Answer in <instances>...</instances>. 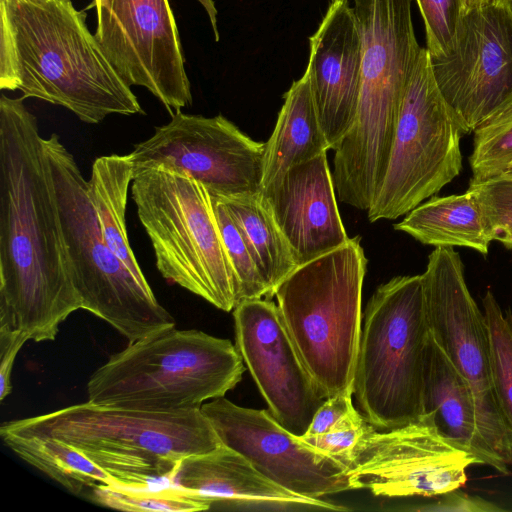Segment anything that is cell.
I'll list each match as a JSON object with an SVG mask.
<instances>
[{"label": "cell", "mask_w": 512, "mask_h": 512, "mask_svg": "<svg viewBox=\"0 0 512 512\" xmlns=\"http://www.w3.org/2000/svg\"><path fill=\"white\" fill-rule=\"evenodd\" d=\"M366 267L356 236L299 265L274 292L294 345L327 398L353 394Z\"/></svg>", "instance_id": "cell-6"}, {"label": "cell", "mask_w": 512, "mask_h": 512, "mask_svg": "<svg viewBox=\"0 0 512 512\" xmlns=\"http://www.w3.org/2000/svg\"><path fill=\"white\" fill-rule=\"evenodd\" d=\"M15 421L71 445L128 487L170 482L182 459L222 445L201 408L150 412L87 401Z\"/></svg>", "instance_id": "cell-4"}, {"label": "cell", "mask_w": 512, "mask_h": 512, "mask_svg": "<svg viewBox=\"0 0 512 512\" xmlns=\"http://www.w3.org/2000/svg\"><path fill=\"white\" fill-rule=\"evenodd\" d=\"M426 34V49L430 57L447 54L466 11L465 0H416Z\"/></svg>", "instance_id": "cell-32"}, {"label": "cell", "mask_w": 512, "mask_h": 512, "mask_svg": "<svg viewBox=\"0 0 512 512\" xmlns=\"http://www.w3.org/2000/svg\"><path fill=\"white\" fill-rule=\"evenodd\" d=\"M493 386L500 409L512 430V313L503 310L491 290L482 298Z\"/></svg>", "instance_id": "cell-28"}, {"label": "cell", "mask_w": 512, "mask_h": 512, "mask_svg": "<svg viewBox=\"0 0 512 512\" xmlns=\"http://www.w3.org/2000/svg\"><path fill=\"white\" fill-rule=\"evenodd\" d=\"M394 228L425 245L467 247L484 256L494 241L482 207L469 189L462 194L432 196L407 213Z\"/></svg>", "instance_id": "cell-23"}, {"label": "cell", "mask_w": 512, "mask_h": 512, "mask_svg": "<svg viewBox=\"0 0 512 512\" xmlns=\"http://www.w3.org/2000/svg\"><path fill=\"white\" fill-rule=\"evenodd\" d=\"M170 482L211 506L222 502L250 507L347 510L341 505L280 487L262 475L243 455L224 444L210 452L182 459Z\"/></svg>", "instance_id": "cell-20"}, {"label": "cell", "mask_w": 512, "mask_h": 512, "mask_svg": "<svg viewBox=\"0 0 512 512\" xmlns=\"http://www.w3.org/2000/svg\"><path fill=\"white\" fill-rule=\"evenodd\" d=\"M473 464L475 457L424 418L391 429L369 424L345 461L352 490L388 498L435 497L459 489Z\"/></svg>", "instance_id": "cell-14"}, {"label": "cell", "mask_w": 512, "mask_h": 512, "mask_svg": "<svg viewBox=\"0 0 512 512\" xmlns=\"http://www.w3.org/2000/svg\"><path fill=\"white\" fill-rule=\"evenodd\" d=\"M92 496L98 504L122 511L187 512L211 508L210 503L171 482L160 488H153L151 484L141 487L99 485L92 490Z\"/></svg>", "instance_id": "cell-27"}, {"label": "cell", "mask_w": 512, "mask_h": 512, "mask_svg": "<svg viewBox=\"0 0 512 512\" xmlns=\"http://www.w3.org/2000/svg\"><path fill=\"white\" fill-rule=\"evenodd\" d=\"M468 189L480 203L494 240L512 249V173L470 182Z\"/></svg>", "instance_id": "cell-31"}, {"label": "cell", "mask_w": 512, "mask_h": 512, "mask_svg": "<svg viewBox=\"0 0 512 512\" xmlns=\"http://www.w3.org/2000/svg\"><path fill=\"white\" fill-rule=\"evenodd\" d=\"M71 279L82 309L129 343L176 327L148 282L139 280L106 243L74 156L56 133L44 138Z\"/></svg>", "instance_id": "cell-7"}, {"label": "cell", "mask_w": 512, "mask_h": 512, "mask_svg": "<svg viewBox=\"0 0 512 512\" xmlns=\"http://www.w3.org/2000/svg\"><path fill=\"white\" fill-rule=\"evenodd\" d=\"M421 275L431 335L468 382L479 433L508 467L512 464V430L493 386L485 317L468 289L460 255L453 247H436Z\"/></svg>", "instance_id": "cell-11"}, {"label": "cell", "mask_w": 512, "mask_h": 512, "mask_svg": "<svg viewBox=\"0 0 512 512\" xmlns=\"http://www.w3.org/2000/svg\"><path fill=\"white\" fill-rule=\"evenodd\" d=\"M132 179L133 165L128 155L100 156L92 164L87 193L106 243L139 280L146 282L131 249L125 221Z\"/></svg>", "instance_id": "cell-25"}, {"label": "cell", "mask_w": 512, "mask_h": 512, "mask_svg": "<svg viewBox=\"0 0 512 512\" xmlns=\"http://www.w3.org/2000/svg\"><path fill=\"white\" fill-rule=\"evenodd\" d=\"M361 39L354 123L335 149L341 202L367 211L386 174L404 91L419 57L411 0H353Z\"/></svg>", "instance_id": "cell-3"}, {"label": "cell", "mask_w": 512, "mask_h": 512, "mask_svg": "<svg viewBox=\"0 0 512 512\" xmlns=\"http://www.w3.org/2000/svg\"><path fill=\"white\" fill-rule=\"evenodd\" d=\"M431 511L456 512H498L503 509L484 498L471 496L458 491V489L441 495L439 501L433 506L425 508Z\"/></svg>", "instance_id": "cell-36"}, {"label": "cell", "mask_w": 512, "mask_h": 512, "mask_svg": "<svg viewBox=\"0 0 512 512\" xmlns=\"http://www.w3.org/2000/svg\"><path fill=\"white\" fill-rule=\"evenodd\" d=\"M309 40L306 71L321 127L335 150L354 123L361 85V39L349 0H333Z\"/></svg>", "instance_id": "cell-18"}, {"label": "cell", "mask_w": 512, "mask_h": 512, "mask_svg": "<svg viewBox=\"0 0 512 512\" xmlns=\"http://www.w3.org/2000/svg\"><path fill=\"white\" fill-rule=\"evenodd\" d=\"M330 150L316 111L308 72L284 96L271 137L265 143L262 190L293 166ZM261 190V191H262Z\"/></svg>", "instance_id": "cell-22"}, {"label": "cell", "mask_w": 512, "mask_h": 512, "mask_svg": "<svg viewBox=\"0 0 512 512\" xmlns=\"http://www.w3.org/2000/svg\"><path fill=\"white\" fill-rule=\"evenodd\" d=\"M24 100L0 97V330L41 342L82 305L44 138Z\"/></svg>", "instance_id": "cell-1"}, {"label": "cell", "mask_w": 512, "mask_h": 512, "mask_svg": "<svg viewBox=\"0 0 512 512\" xmlns=\"http://www.w3.org/2000/svg\"><path fill=\"white\" fill-rule=\"evenodd\" d=\"M214 210L238 286V303L245 299L273 297L259 266L226 206L213 197Z\"/></svg>", "instance_id": "cell-30"}, {"label": "cell", "mask_w": 512, "mask_h": 512, "mask_svg": "<svg viewBox=\"0 0 512 512\" xmlns=\"http://www.w3.org/2000/svg\"><path fill=\"white\" fill-rule=\"evenodd\" d=\"M473 133L470 182H481L506 172L512 164V102L481 123Z\"/></svg>", "instance_id": "cell-29"}, {"label": "cell", "mask_w": 512, "mask_h": 512, "mask_svg": "<svg viewBox=\"0 0 512 512\" xmlns=\"http://www.w3.org/2000/svg\"><path fill=\"white\" fill-rule=\"evenodd\" d=\"M27 341L23 333L0 330V401L12 391V368L19 350Z\"/></svg>", "instance_id": "cell-34"}, {"label": "cell", "mask_w": 512, "mask_h": 512, "mask_svg": "<svg viewBox=\"0 0 512 512\" xmlns=\"http://www.w3.org/2000/svg\"><path fill=\"white\" fill-rule=\"evenodd\" d=\"M501 4H503L509 13L512 15V0H498Z\"/></svg>", "instance_id": "cell-38"}, {"label": "cell", "mask_w": 512, "mask_h": 512, "mask_svg": "<svg viewBox=\"0 0 512 512\" xmlns=\"http://www.w3.org/2000/svg\"><path fill=\"white\" fill-rule=\"evenodd\" d=\"M430 336L421 274L376 289L365 309L353 382L360 413L376 429L423 417Z\"/></svg>", "instance_id": "cell-9"}, {"label": "cell", "mask_w": 512, "mask_h": 512, "mask_svg": "<svg viewBox=\"0 0 512 512\" xmlns=\"http://www.w3.org/2000/svg\"><path fill=\"white\" fill-rule=\"evenodd\" d=\"M29 1L37 2V3H42V2H45L46 0H29Z\"/></svg>", "instance_id": "cell-39"}, {"label": "cell", "mask_w": 512, "mask_h": 512, "mask_svg": "<svg viewBox=\"0 0 512 512\" xmlns=\"http://www.w3.org/2000/svg\"><path fill=\"white\" fill-rule=\"evenodd\" d=\"M201 411L222 444L280 487L315 499L352 490L343 462L289 432L269 410L241 407L220 397L204 403Z\"/></svg>", "instance_id": "cell-16"}, {"label": "cell", "mask_w": 512, "mask_h": 512, "mask_svg": "<svg viewBox=\"0 0 512 512\" xmlns=\"http://www.w3.org/2000/svg\"><path fill=\"white\" fill-rule=\"evenodd\" d=\"M95 37L120 77L169 111L192 104L191 84L169 0H92Z\"/></svg>", "instance_id": "cell-13"}, {"label": "cell", "mask_w": 512, "mask_h": 512, "mask_svg": "<svg viewBox=\"0 0 512 512\" xmlns=\"http://www.w3.org/2000/svg\"><path fill=\"white\" fill-rule=\"evenodd\" d=\"M0 88L62 106L87 124L144 113L72 0H0Z\"/></svg>", "instance_id": "cell-2"}, {"label": "cell", "mask_w": 512, "mask_h": 512, "mask_svg": "<svg viewBox=\"0 0 512 512\" xmlns=\"http://www.w3.org/2000/svg\"><path fill=\"white\" fill-rule=\"evenodd\" d=\"M265 143L255 141L222 115L183 113L155 128L128 154L133 171L162 166L202 183L218 198L262 190Z\"/></svg>", "instance_id": "cell-12"}, {"label": "cell", "mask_w": 512, "mask_h": 512, "mask_svg": "<svg viewBox=\"0 0 512 512\" xmlns=\"http://www.w3.org/2000/svg\"><path fill=\"white\" fill-rule=\"evenodd\" d=\"M466 1V9L477 6L479 4H482L484 2L490 1V0H465Z\"/></svg>", "instance_id": "cell-37"}, {"label": "cell", "mask_w": 512, "mask_h": 512, "mask_svg": "<svg viewBox=\"0 0 512 512\" xmlns=\"http://www.w3.org/2000/svg\"><path fill=\"white\" fill-rule=\"evenodd\" d=\"M422 418L432 423L453 445L475 457L478 464L508 473V467L498 460L479 433L468 382L432 335L425 361Z\"/></svg>", "instance_id": "cell-21"}, {"label": "cell", "mask_w": 512, "mask_h": 512, "mask_svg": "<svg viewBox=\"0 0 512 512\" xmlns=\"http://www.w3.org/2000/svg\"><path fill=\"white\" fill-rule=\"evenodd\" d=\"M261 193L298 266L350 239L337 207L326 153L291 167Z\"/></svg>", "instance_id": "cell-19"}, {"label": "cell", "mask_w": 512, "mask_h": 512, "mask_svg": "<svg viewBox=\"0 0 512 512\" xmlns=\"http://www.w3.org/2000/svg\"><path fill=\"white\" fill-rule=\"evenodd\" d=\"M244 371L230 340L173 327L110 356L89 378L87 401L150 412L200 409L224 397Z\"/></svg>", "instance_id": "cell-5"}, {"label": "cell", "mask_w": 512, "mask_h": 512, "mask_svg": "<svg viewBox=\"0 0 512 512\" xmlns=\"http://www.w3.org/2000/svg\"><path fill=\"white\" fill-rule=\"evenodd\" d=\"M351 395H335L326 398L314 414L304 435H320L329 431L354 406Z\"/></svg>", "instance_id": "cell-35"}, {"label": "cell", "mask_w": 512, "mask_h": 512, "mask_svg": "<svg viewBox=\"0 0 512 512\" xmlns=\"http://www.w3.org/2000/svg\"><path fill=\"white\" fill-rule=\"evenodd\" d=\"M242 233L272 295L298 265L262 193L218 198Z\"/></svg>", "instance_id": "cell-26"}, {"label": "cell", "mask_w": 512, "mask_h": 512, "mask_svg": "<svg viewBox=\"0 0 512 512\" xmlns=\"http://www.w3.org/2000/svg\"><path fill=\"white\" fill-rule=\"evenodd\" d=\"M463 134L422 47L404 91L386 174L367 211L369 221L406 215L456 178Z\"/></svg>", "instance_id": "cell-10"}, {"label": "cell", "mask_w": 512, "mask_h": 512, "mask_svg": "<svg viewBox=\"0 0 512 512\" xmlns=\"http://www.w3.org/2000/svg\"><path fill=\"white\" fill-rule=\"evenodd\" d=\"M236 347L275 420L303 436L326 396L318 387L270 299H245L233 309Z\"/></svg>", "instance_id": "cell-17"}, {"label": "cell", "mask_w": 512, "mask_h": 512, "mask_svg": "<svg viewBox=\"0 0 512 512\" xmlns=\"http://www.w3.org/2000/svg\"><path fill=\"white\" fill-rule=\"evenodd\" d=\"M464 134L512 102V15L498 0L466 9L451 50L430 57Z\"/></svg>", "instance_id": "cell-15"}, {"label": "cell", "mask_w": 512, "mask_h": 512, "mask_svg": "<svg viewBox=\"0 0 512 512\" xmlns=\"http://www.w3.org/2000/svg\"><path fill=\"white\" fill-rule=\"evenodd\" d=\"M0 436L21 459L75 495L99 485H116L109 474L71 445L24 428L15 420L1 425Z\"/></svg>", "instance_id": "cell-24"}, {"label": "cell", "mask_w": 512, "mask_h": 512, "mask_svg": "<svg viewBox=\"0 0 512 512\" xmlns=\"http://www.w3.org/2000/svg\"><path fill=\"white\" fill-rule=\"evenodd\" d=\"M131 194L161 275L232 311L238 304L237 280L206 187L183 173L152 166L133 171Z\"/></svg>", "instance_id": "cell-8"}, {"label": "cell", "mask_w": 512, "mask_h": 512, "mask_svg": "<svg viewBox=\"0 0 512 512\" xmlns=\"http://www.w3.org/2000/svg\"><path fill=\"white\" fill-rule=\"evenodd\" d=\"M368 425L360 411L353 407L326 433L300 437L317 450L345 464Z\"/></svg>", "instance_id": "cell-33"}]
</instances>
